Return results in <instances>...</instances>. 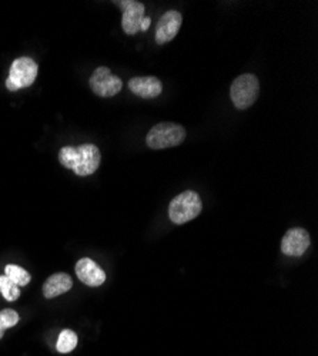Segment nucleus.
<instances>
[{
  "label": "nucleus",
  "instance_id": "f257e3e1",
  "mask_svg": "<svg viewBox=\"0 0 318 356\" xmlns=\"http://www.w3.org/2000/svg\"><path fill=\"white\" fill-rule=\"evenodd\" d=\"M102 154L97 145L81 144L79 147H63L59 152V161L63 167L73 170L76 175L88 177L96 172L100 165Z\"/></svg>",
  "mask_w": 318,
  "mask_h": 356
},
{
  "label": "nucleus",
  "instance_id": "39448f33",
  "mask_svg": "<svg viewBox=\"0 0 318 356\" xmlns=\"http://www.w3.org/2000/svg\"><path fill=\"white\" fill-rule=\"evenodd\" d=\"M260 95V83L254 74L239 76L230 88V97L236 108L244 110L253 106Z\"/></svg>",
  "mask_w": 318,
  "mask_h": 356
},
{
  "label": "nucleus",
  "instance_id": "4468645a",
  "mask_svg": "<svg viewBox=\"0 0 318 356\" xmlns=\"http://www.w3.org/2000/svg\"><path fill=\"white\" fill-rule=\"evenodd\" d=\"M77 335L76 332L70 331V330H65L61 332L59 339H57V350L61 353H69L72 352L76 346H77Z\"/></svg>",
  "mask_w": 318,
  "mask_h": 356
},
{
  "label": "nucleus",
  "instance_id": "9b49d317",
  "mask_svg": "<svg viewBox=\"0 0 318 356\" xmlns=\"http://www.w3.org/2000/svg\"><path fill=\"white\" fill-rule=\"evenodd\" d=\"M130 92L141 99H156L163 92L161 81L154 76L133 77L129 81Z\"/></svg>",
  "mask_w": 318,
  "mask_h": 356
},
{
  "label": "nucleus",
  "instance_id": "ddd939ff",
  "mask_svg": "<svg viewBox=\"0 0 318 356\" xmlns=\"http://www.w3.org/2000/svg\"><path fill=\"white\" fill-rule=\"evenodd\" d=\"M5 275H6L9 280H12L17 286H26L29 282H31V280H32L31 274H29L26 270H23L22 266L13 265V264L6 265Z\"/></svg>",
  "mask_w": 318,
  "mask_h": 356
},
{
  "label": "nucleus",
  "instance_id": "f3484780",
  "mask_svg": "<svg viewBox=\"0 0 318 356\" xmlns=\"http://www.w3.org/2000/svg\"><path fill=\"white\" fill-rule=\"evenodd\" d=\"M150 23H152V20H150V17H144L143 20H141V24H140V29L143 32H146L148 29H149V26H150Z\"/></svg>",
  "mask_w": 318,
  "mask_h": 356
},
{
  "label": "nucleus",
  "instance_id": "f03ea898",
  "mask_svg": "<svg viewBox=\"0 0 318 356\" xmlns=\"http://www.w3.org/2000/svg\"><path fill=\"white\" fill-rule=\"evenodd\" d=\"M201 210H203V202H201L200 195L196 191L187 190L171 200L168 205V217L175 224L182 225L198 217Z\"/></svg>",
  "mask_w": 318,
  "mask_h": 356
},
{
  "label": "nucleus",
  "instance_id": "7ed1b4c3",
  "mask_svg": "<svg viewBox=\"0 0 318 356\" xmlns=\"http://www.w3.org/2000/svg\"><path fill=\"white\" fill-rule=\"evenodd\" d=\"M186 138V130L177 123H159L150 129L146 137V144L152 150L180 145Z\"/></svg>",
  "mask_w": 318,
  "mask_h": 356
},
{
  "label": "nucleus",
  "instance_id": "0eeeda50",
  "mask_svg": "<svg viewBox=\"0 0 318 356\" xmlns=\"http://www.w3.org/2000/svg\"><path fill=\"white\" fill-rule=\"evenodd\" d=\"M122 10H123V17H122V27L126 35H136L140 31V24L141 20L144 19V5L140 2H136V0H120V2H116Z\"/></svg>",
  "mask_w": 318,
  "mask_h": 356
},
{
  "label": "nucleus",
  "instance_id": "20e7f679",
  "mask_svg": "<svg viewBox=\"0 0 318 356\" xmlns=\"http://www.w3.org/2000/svg\"><path fill=\"white\" fill-rule=\"evenodd\" d=\"M39 66L31 57H19L12 63L6 87L10 92H17L20 88L31 87L38 77Z\"/></svg>",
  "mask_w": 318,
  "mask_h": 356
},
{
  "label": "nucleus",
  "instance_id": "dca6fc26",
  "mask_svg": "<svg viewBox=\"0 0 318 356\" xmlns=\"http://www.w3.org/2000/svg\"><path fill=\"white\" fill-rule=\"evenodd\" d=\"M19 322V314L13 309H3L0 311V339L3 338L6 330L13 328Z\"/></svg>",
  "mask_w": 318,
  "mask_h": 356
},
{
  "label": "nucleus",
  "instance_id": "f8f14e48",
  "mask_svg": "<svg viewBox=\"0 0 318 356\" xmlns=\"http://www.w3.org/2000/svg\"><path fill=\"white\" fill-rule=\"evenodd\" d=\"M73 286V281L70 278V275L65 274V273H57L50 275L46 282L43 284V295L45 298L51 300L59 296L62 293H66L72 289Z\"/></svg>",
  "mask_w": 318,
  "mask_h": 356
},
{
  "label": "nucleus",
  "instance_id": "9d476101",
  "mask_svg": "<svg viewBox=\"0 0 318 356\" xmlns=\"http://www.w3.org/2000/svg\"><path fill=\"white\" fill-rule=\"evenodd\" d=\"M77 278L88 286H100L106 281V274L100 266L90 258H81L76 264Z\"/></svg>",
  "mask_w": 318,
  "mask_h": 356
},
{
  "label": "nucleus",
  "instance_id": "6e6552de",
  "mask_svg": "<svg viewBox=\"0 0 318 356\" xmlns=\"http://www.w3.org/2000/svg\"><path fill=\"white\" fill-rule=\"evenodd\" d=\"M310 234L304 228L288 229L281 240V251L288 257H301L310 247Z\"/></svg>",
  "mask_w": 318,
  "mask_h": 356
},
{
  "label": "nucleus",
  "instance_id": "423d86ee",
  "mask_svg": "<svg viewBox=\"0 0 318 356\" xmlns=\"http://www.w3.org/2000/svg\"><path fill=\"white\" fill-rule=\"evenodd\" d=\"M92 92L99 97H113L122 92L123 81L120 77L114 76L109 67H97L90 80H89Z\"/></svg>",
  "mask_w": 318,
  "mask_h": 356
},
{
  "label": "nucleus",
  "instance_id": "1a4fd4ad",
  "mask_svg": "<svg viewBox=\"0 0 318 356\" xmlns=\"http://www.w3.org/2000/svg\"><path fill=\"white\" fill-rule=\"evenodd\" d=\"M183 16L177 10L166 12L157 22L156 27V42L157 44H166L175 39L180 31Z\"/></svg>",
  "mask_w": 318,
  "mask_h": 356
},
{
  "label": "nucleus",
  "instance_id": "2eb2a0df",
  "mask_svg": "<svg viewBox=\"0 0 318 356\" xmlns=\"http://www.w3.org/2000/svg\"><path fill=\"white\" fill-rule=\"evenodd\" d=\"M0 292H2L3 298L9 302L16 301L20 296L19 286L12 280H9L6 275H0Z\"/></svg>",
  "mask_w": 318,
  "mask_h": 356
}]
</instances>
